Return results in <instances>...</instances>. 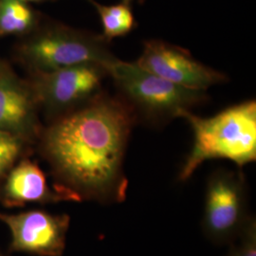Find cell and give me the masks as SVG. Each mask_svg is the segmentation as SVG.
Wrapping results in <instances>:
<instances>
[{"label": "cell", "mask_w": 256, "mask_h": 256, "mask_svg": "<svg viewBox=\"0 0 256 256\" xmlns=\"http://www.w3.org/2000/svg\"><path fill=\"white\" fill-rule=\"evenodd\" d=\"M136 113L124 99L102 96L58 120L43 146L63 185L81 196L122 200V165Z\"/></svg>", "instance_id": "6da1fadb"}, {"label": "cell", "mask_w": 256, "mask_h": 256, "mask_svg": "<svg viewBox=\"0 0 256 256\" xmlns=\"http://www.w3.org/2000/svg\"><path fill=\"white\" fill-rule=\"evenodd\" d=\"M180 118L187 120L194 132L192 151L180 173L182 182L209 160L225 158L239 167L256 160V102L236 104L210 118L198 117L191 111L183 112Z\"/></svg>", "instance_id": "7a4b0ae2"}, {"label": "cell", "mask_w": 256, "mask_h": 256, "mask_svg": "<svg viewBox=\"0 0 256 256\" xmlns=\"http://www.w3.org/2000/svg\"><path fill=\"white\" fill-rule=\"evenodd\" d=\"M124 99L153 122L180 118L185 111L206 101L203 90L187 88L117 59L108 68Z\"/></svg>", "instance_id": "3957f363"}, {"label": "cell", "mask_w": 256, "mask_h": 256, "mask_svg": "<svg viewBox=\"0 0 256 256\" xmlns=\"http://www.w3.org/2000/svg\"><path fill=\"white\" fill-rule=\"evenodd\" d=\"M25 54L41 72L86 64H101L108 70L117 60L102 37L88 36L64 28L37 36L25 48Z\"/></svg>", "instance_id": "277c9868"}, {"label": "cell", "mask_w": 256, "mask_h": 256, "mask_svg": "<svg viewBox=\"0 0 256 256\" xmlns=\"http://www.w3.org/2000/svg\"><path fill=\"white\" fill-rule=\"evenodd\" d=\"M245 183L242 176L218 172L208 182L203 229L214 243L232 242L248 220Z\"/></svg>", "instance_id": "5b68a950"}, {"label": "cell", "mask_w": 256, "mask_h": 256, "mask_svg": "<svg viewBox=\"0 0 256 256\" xmlns=\"http://www.w3.org/2000/svg\"><path fill=\"white\" fill-rule=\"evenodd\" d=\"M135 64L148 72L187 88L206 92L227 77L196 61L189 52L160 40H149Z\"/></svg>", "instance_id": "8992f818"}, {"label": "cell", "mask_w": 256, "mask_h": 256, "mask_svg": "<svg viewBox=\"0 0 256 256\" xmlns=\"http://www.w3.org/2000/svg\"><path fill=\"white\" fill-rule=\"evenodd\" d=\"M12 234V250L40 256H61L70 226L68 216H54L44 210L2 214Z\"/></svg>", "instance_id": "52a82bcc"}, {"label": "cell", "mask_w": 256, "mask_h": 256, "mask_svg": "<svg viewBox=\"0 0 256 256\" xmlns=\"http://www.w3.org/2000/svg\"><path fill=\"white\" fill-rule=\"evenodd\" d=\"M108 75L106 66L86 64L42 72L36 84L37 94L52 110H62L90 97Z\"/></svg>", "instance_id": "ba28073f"}, {"label": "cell", "mask_w": 256, "mask_h": 256, "mask_svg": "<svg viewBox=\"0 0 256 256\" xmlns=\"http://www.w3.org/2000/svg\"><path fill=\"white\" fill-rule=\"evenodd\" d=\"M6 206H23L27 203H55L63 200L81 202L76 192L64 186L52 190L39 166L24 160L10 172L2 192Z\"/></svg>", "instance_id": "9c48e42d"}, {"label": "cell", "mask_w": 256, "mask_h": 256, "mask_svg": "<svg viewBox=\"0 0 256 256\" xmlns=\"http://www.w3.org/2000/svg\"><path fill=\"white\" fill-rule=\"evenodd\" d=\"M32 118L30 93L8 76L0 78V130L16 133L26 130Z\"/></svg>", "instance_id": "30bf717a"}, {"label": "cell", "mask_w": 256, "mask_h": 256, "mask_svg": "<svg viewBox=\"0 0 256 256\" xmlns=\"http://www.w3.org/2000/svg\"><path fill=\"white\" fill-rule=\"evenodd\" d=\"M100 16L102 25V39L110 42L117 37L124 36L136 27L132 3L134 0H120L114 5H102L90 0Z\"/></svg>", "instance_id": "8fae6325"}, {"label": "cell", "mask_w": 256, "mask_h": 256, "mask_svg": "<svg viewBox=\"0 0 256 256\" xmlns=\"http://www.w3.org/2000/svg\"><path fill=\"white\" fill-rule=\"evenodd\" d=\"M34 21L32 10L21 0H0V32L19 34Z\"/></svg>", "instance_id": "7c38bea8"}, {"label": "cell", "mask_w": 256, "mask_h": 256, "mask_svg": "<svg viewBox=\"0 0 256 256\" xmlns=\"http://www.w3.org/2000/svg\"><path fill=\"white\" fill-rule=\"evenodd\" d=\"M21 147V142L16 134L0 130V178L14 164Z\"/></svg>", "instance_id": "4fadbf2b"}, {"label": "cell", "mask_w": 256, "mask_h": 256, "mask_svg": "<svg viewBox=\"0 0 256 256\" xmlns=\"http://www.w3.org/2000/svg\"><path fill=\"white\" fill-rule=\"evenodd\" d=\"M236 238L238 241L227 256H256V223L254 218H248Z\"/></svg>", "instance_id": "5bb4252c"}, {"label": "cell", "mask_w": 256, "mask_h": 256, "mask_svg": "<svg viewBox=\"0 0 256 256\" xmlns=\"http://www.w3.org/2000/svg\"><path fill=\"white\" fill-rule=\"evenodd\" d=\"M21 1H42V0H21Z\"/></svg>", "instance_id": "9a60e30c"}, {"label": "cell", "mask_w": 256, "mask_h": 256, "mask_svg": "<svg viewBox=\"0 0 256 256\" xmlns=\"http://www.w3.org/2000/svg\"><path fill=\"white\" fill-rule=\"evenodd\" d=\"M144 0H138L140 3H144Z\"/></svg>", "instance_id": "2e32d148"}, {"label": "cell", "mask_w": 256, "mask_h": 256, "mask_svg": "<svg viewBox=\"0 0 256 256\" xmlns=\"http://www.w3.org/2000/svg\"></svg>", "instance_id": "e0dca14e"}]
</instances>
